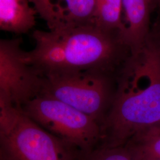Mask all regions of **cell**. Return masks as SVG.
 <instances>
[{
  "label": "cell",
  "mask_w": 160,
  "mask_h": 160,
  "mask_svg": "<svg viewBox=\"0 0 160 160\" xmlns=\"http://www.w3.org/2000/svg\"><path fill=\"white\" fill-rule=\"evenodd\" d=\"M160 123V47L148 39L130 55L102 126L100 147H121L140 132Z\"/></svg>",
  "instance_id": "cell-1"
},
{
  "label": "cell",
  "mask_w": 160,
  "mask_h": 160,
  "mask_svg": "<svg viewBox=\"0 0 160 160\" xmlns=\"http://www.w3.org/2000/svg\"><path fill=\"white\" fill-rule=\"evenodd\" d=\"M32 36L35 46L25 57L43 77L84 71L110 74L128 58L120 33L94 24L59 32L36 30Z\"/></svg>",
  "instance_id": "cell-2"
},
{
  "label": "cell",
  "mask_w": 160,
  "mask_h": 160,
  "mask_svg": "<svg viewBox=\"0 0 160 160\" xmlns=\"http://www.w3.org/2000/svg\"><path fill=\"white\" fill-rule=\"evenodd\" d=\"M40 127L87 154L102 141L101 124L92 117L55 98L39 93L22 108Z\"/></svg>",
  "instance_id": "cell-3"
},
{
  "label": "cell",
  "mask_w": 160,
  "mask_h": 160,
  "mask_svg": "<svg viewBox=\"0 0 160 160\" xmlns=\"http://www.w3.org/2000/svg\"><path fill=\"white\" fill-rule=\"evenodd\" d=\"M43 78L40 93L68 104L102 126L106 109L112 102L109 74L84 71L49 75Z\"/></svg>",
  "instance_id": "cell-4"
},
{
  "label": "cell",
  "mask_w": 160,
  "mask_h": 160,
  "mask_svg": "<svg viewBox=\"0 0 160 160\" xmlns=\"http://www.w3.org/2000/svg\"><path fill=\"white\" fill-rule=\"evenodd\" d=\"M0 155L1 160H81L84 154L23 112L12 131L0 137Z\"/></svg>",
  "instance_id": "cell-5"
},
{
  "label": "cell",
  "mask_w": 160,
  "mask_h": 160,
  "mask_svg": "<svg viewBox=\"0 0 160 160\" xmlns=\"http://www.w3.org/2000/svg\"><path fill=\"white\" fill-rule=\"evenodd\" d=\"M21 39L0 40V96L17 107L38 95L44 78L26 61Z\"/></svg>",
  "instance_id": "cell-6"
},
{
  "label": "cell",
  "mask_w": 160,
  "mask_h": 160,
  "mask_svg": "<svg viewBox=\"0 0 160 160\" xmlns=\"http://www.w3.org/2000/svg\"><path fill=\"white\" fill-rule=\"evenodd\" d=\"M49 31L94 24L95 0H30Z\"/></svg>",
  "instance_id": "cell-7"
},
{
  "label": "cell",
  "mask_w": 160,
  "mask_h": 160,
  "mask_svg": "<svg viewBox=\"0 0 160 160\" xmlns=\"http://www.w3.org/2000/svg\"><path fill=\"white\" fill-rule=\"evenodd\" d=\"M153 0H122L125 29L120 34L130 55L137 54L148 39L149 23Z\"/></svg>",
  "instance_id": "cell-8"
},
{
  "label": "cell",
  "mask_w": 160,
  "mask_h": 160,
  "mask_svg": "<svg viewBox=\"0 0 160 160\" xmlns=\"http://www.w3.org/2000/svg\"><path fill=\"white\" fill-rule=\"evenodd\" d=\"M36 9L30 0H0V29L27 33L36 24Z\"/></svg>",
  "instance_id": "cell-9"
},
{
  "label": "cell",
  "mask_w": 160,
  "mask_h": 160,
  "mask_svg": "<svg viewBox=\"0 0 160 160\" xmlns=\"http://www.w3.org/2000/svg\"><path fill=\"white\" fill-rule=\"evenodd\" d=\"M135 160H160V127H151L131 138L123 146Z\"/></svg>",
  "instance_id": "cell-10"
},
{
  "label": "cell",
  "mask_w": 160,
  "mask_h": 160,
  "mask_svg": "<svg viewBox=\"0 0 160 160\" xmlns=\"http://www.w3.org/2000/svg\"><path fill=\"white\" fill-rule=\"evenodd\" d=\"M94 25L106 31L119 32L125 29L122 0H95Z\"/></svg>",
  "instance_id": "cell-11"
},
{
  "label": "cell",
  "mask_w": 160,
  "mask_h": 160,
  "mask_svg": "<svg viewBox=\"0 0 160 160\" xmlns=\"http://www.w3.org/2000/svg\"><path fill=\"white\" fill-rule=\"evenodd\" d=\"M23 112L9 99L0 96V137L8 135L16 125Z\"/></svg>",
  "instance_id": "cell-12"
},
{
  "label": "cell",
  "mask_w": 160,
  "mask_h": 160,
  "mask_svg": "<svg viewBox=\"0 0 160 160\" xmlns=\"http://www.w3.org/2000/svg\"><path fill=\"white\" fill-rule=\"evenodd\" d=\"M81 160H135L123 147H99L87 154L83 155Z\"/></svg>",
  "instance_id": "cell-13"
},
{
  "label": "cell",
  "mask_w": 160,
  "mask_h": 160,
  "mask_svg": "<svg viewBox=\"0 0 160 160\" xmlns=\"http://www.w3.org/2000/svg\"><path fill=\"white\" fill-rule=\"evenodd\" d=\"M155 1V2H158V3H160V0H153V2H154Z\"/></svg>",
  "instance_id": "cell-14"
},
{
  "label": "cell",
  "mask_w": 160,
  "mask_h": 160,
  "mask_svg": "<svg viewBox=\"0 0 160 160\" xmlns=\"http://www.w3.org/2000/svg\"><path fill=\"white\" fill-rule=\"evenodd\" d=\"M157 126H158L159 127H160V123L158 124V125H157Z\"/></svg>",
  "instance_id": "cell-15"
}]
</instances>
